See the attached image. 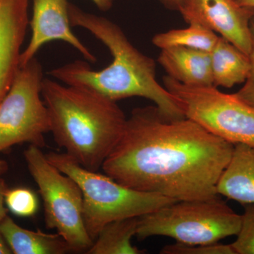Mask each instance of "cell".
Segmentation results:
<instances>
[{"instance_id": "obj_4", "label": "cell", "mask_w": 254, "mask_h": 254, "mask_svg": "<svg viewBox=\"0 0 254 254\" xmlns=\"http://www.w3.org/2000/svg\"><path fill=\"white\" fill-rule=\"evenodd\" d=\"M46 155L50 163L72 178L81 189L83 220L93 241L110 222L139 218L177 201L157 193L128 188L108 175L87 170L67 153L50 152Z\"/></svg>"}, {"instance_id": "obj_22", "label": "cell", "mask_w": 254, "mask_h": 254, "mask_svg": "<svg viewBox=\"0 0 254 254\" xmlns=\"http://www.w3.org/2000/svg\"><path fill=\"white\" fill-rule=\"evenodd\" d=\"M6 185L3 180H0V223L4 220V218L7 216L6 212L7 209L5 208V193H6Z\"/></svg>"}, {"instance_id": "obj_16", "label": "cell", "mask_w": 254, "mask_h": 254, "mask_svg": "<svg viewBox=\"0 0 254 254\" xmlns=\"http://www.w3.org/2000/svg\"><path fill=\"white\" fill-rule=\"evenodd\" d=\"M139 218L120 219L105 225L86 254H144L145 250H139L131 244L132 238L136 235Z\"/></svg>"}, {"instance_id": "obj_17", "label": "cell", "mask_w": 254, "mask_h": 254, "mask_svg": "<svg viewBox=\"0 0 254 254\" xmlns=\"http://www.w3.org/2000/svg\"><path fill=\"white\" fill-rule=\"evenodd\" d=\"M219 37L217 33L205 26L198 23H190L187 28L170 30L155 35L152 43L161 50L172 47H184L210 53Z\"/></svg>"}, {"instance_id": "obj_25", "label": "cell", "mask_w": 254, "mask_h": 254, "mask_svg": "<svg viewBox=\"0 0 254 254\" xmlns=\"http://www.w3.org/2000/svg\"><path fill=\"white\" fill-rule=\"evenodd\" d=\"M12 254L9 246L6 244V241L3 238L2 235L0 233V254Z\"/></svg>"}, {"instance_id": "obj_15", "label": "cell", "mask_w": 254, "mask_h": 254, "mask_svg": "<svg viewBox=\"0 0 254 254\" xmlns=\"http://www.w3.org/2000/svg\"><path fill=\"white\" fill-rule=\"evenodd\" d=\"M210 54L214 86L231 88L245 83L250 68L248 55L221 36Z\"/></svg>"}, {"instance_id": "obj_21", "label": "cell", "mask_w": 254, "mask_h": 254, "mask_svg": "<svg viewBox=\"0 0 254 254\" xmlns=\"http://www.w3.org/2000/svg\"><path fill=\"white\" fill-rule=\"evenodd\" d=\"M250 28L252 32V48L249 54L250 62V72L244 83V86L235 93V95L246 103L254 108V15L251 20Z\"/></svg>"}, {"instance_id": "obj_23", "label": "cell", "mask_w": 254, "mask_h": 254, "mask_svg": "<svg viewBox=\"0 0 254 254\" xmlns=\"http://www.w3.org/2000/svg\"><path fill=\"white\" fill-rule=\"evenodd\" d=\"M95 6L102 11H108L113 5V0H91Z\"/></svg>"}, {"instance_id": "obj_26", "label": "cell", "mask_w": 254, "mask_h": 254, "mask_svg": "<svg viewBox=\"0 0 254 254\" xmlns=\"http://www.w3.org/2000/svg\"><path fill=\"white\" fill-rule=\"evenodd\" d=\"M235 1L241 6L254 9V0H235Z\"/></svg>"}, {"instance_id": "obj_20", "label": "cell", "mask_w": 254, "mask_h": 254, "mask_svg": "<svg viewBox=\"0 0 254 254\" xmlns=\"http://www.w3.org/2000/svg\"><path fill=\"white\" fill-rule=\"evenodd\" d=\"M163 254H236L231 245L215 242L203 245L176 243L167 245L160 252Z\"/></svg>"}, {"instance_id": "obj_5", "label": "cell", "mask_w": 254, "mask_h": 254, "mask_svg": "<svg viewBox=\"0 0 254 254\" xmlns=\"http://www.w3.org/2000/svg\"><path fill=\"white\" fill-rule=\"evenodd\" d=\"M242 216L218 196L211 199L179 200L140 217L137 238L171 237L185 245L219 242L236 236Z\"/></svg>"}, {"instance_id": "obj_19", "label": "cell", "mask_w": 254, "mask_h": 254, "mask_svg": "<svg viewBox=\"0 0 254 254\" xmlns=\"http://www.w3.org/2000/svg\"><path fill=\"white\" fill-rule=\"evenodd\" d=\"M240 231L231 244L236 254H254V204L245 205Z\"/></svg>"}, {"instance_id": "obj_6", "label": "cell", "mask_w": 254, "mask_h": 254, "mask_svg": "<svg viewBox=\"0 0 254 254\" xmlns=\"http://www.w3.org/2000/svg\"><path fill=\"white\" fill-rule=\"evenodd\" d=\"M23 155L39 189L46 227L56 230L71 252L86 253L93 241L85 226L81 189L72 178L50 163L39 147L30 145Z\"/></svg>"}, {"instance_id": "obj_24", "label": "cell", "mask_w": 254, "mask_h": 254, "mask_svg": "<svg viewBox=\"0 0 254 254\" xmlns=\"http://www.w3.org/2000/svg\"><path fill=\"white\" fill-rule=\"evenodd\" d=\"M159 1L168 9L178 11L180 0H159Z\"/></svg>"}, {"instance_id": "obj_12", "label": "cell", "mask_w": 254, "mask_h": 254, "mask_svg": "<svg viewBox=\"0 0 254 254\" xmlns=\"http://www.w3.org/2000/svg\"><path fill=\"white\" fill-rule=\"evenodd\" d=\"M158 61L168 76L182 84L213 86L211 60L208 52L172 47L161 50Z\"/></svg>"}, {"instance_id": "obj_9", "label": "cell", "mask_w": 254, "mask_h": 254, "mask_svg": "<svg viewBox=\"0 0 254 254\" xmlns=\"http://www.w3.org/2000/svg\"><path fill=\"white\" fill-rule=\"evenodd\" d=\"M178 11L189 24L205 26L250 54L253 8L241 6L235 0H180Z\"/></svg>"}, {"instance_id": "obj_13", "label": "cell", "mask_w": 254, "mask_h": 254, "mask_svg": "<svg viewBox=\"0 0 254 254\" xmlns=\"http://www.w3.org/2000/svg\"><path fill=\"white\" fill-rule=\"evenodd\" d=\"M217 194L243 205L254 204V148L235 145L230 162L219 179Z\"/></svg>"}, {"instance_id": "obj_8", "label": "cell", "mask_w": 254, "mask_h": 254, "mask_svg": "<svg viewBox=\"0 0 254 254\" xmlns=\"http://www.w3.org/2000/svg\"><path fill=\"white\" fill-rule=\"evenodd\" d=\"M43 67L35 57L18 68L9 91L0 102V152L20 143L43 148L50 132L43 97Z\"/></svg>"}, {"instance_id": "obj_14", "label": "cell", "mask_w": 254, "mask_h": 254, "mask_svg": "<svg viewBox=\"0 0 254 254\" xmlns=\"http://www.w3.org/2000/svg\"><path fill=\"white\" fill-rule=\"evenodd\" d=\"M0 233L12 254H64L71 248L59 234H47L26 230L6 216L0 223Z\"/></svg>"}, {"instance_id": "obj_3", "label": "cell", "mask_w": 254, "mask_h": 254, "mask_svg": "<svg viewBox=\"0 0 254 254\" xmlns=\"http://www.w3.org/2000/svg\"><path fill=\"white\" fill-rule=\"evenodd\" d=\"M41 94L55 142L83 168L98 171L123 134L127 119L123 110L95 92L48 78Z\"/></svg>"}, {"instance_id": "obj_27", "label": "cell", "mask_w": 254, "mask_h": 254, "mask_svg": "<svg viewBox=\"0 0 254 254\" xmlns=\"http://www.w3.org/2000/svg\"><path fill=\"white\" fill-rule=\"evenodd\" d=\"M8 165L4 160L0 159V175H3L7 171Z\"/></svg>"}, {"instance_id": "obj_18", "label": "cell", "mask_w": 254, "mask_h": 254, "mask_svg": "<svg viewBox=\"0 0 254 254\" xmlns=\"http://www.w3.org/2000/svg\"><path fill=\"white\" fill-rule=\"evenodd\" d=\"M5 205L14 215L19 217H30L36 213L38 208L37 196L31 190L16 188L6 190Z\"/></svg>"}, {"instance_id": "obj_1", "label": "cell", "mask_w": 254, "mask_h": 254, "mask_svg": "<svg viewBox=\"0 0 254 254\" xmlns=\"http://www.w3.org/2000/svg\"><path fill=\"white\" fill-rule=\"evenodd\" d=\"M235 145L155 105L137 108L102 168L128 188L172 199H211Z\"/></svg>"}, {"instance_id": "obj_11", "label": "cell", "mask_w": 254, "mask_h": 254, "mask_svg": "<svg viewBox=\"0 0 254 254\" xmlns=\"http://www.w3.org/2000/svg\"><path fill=\"white\" fill-rule=\"evenodd\" d=\"M30 0H0V102L9 91L19 68L29 24Z\"/></svg>"}, {"instance_id": "obj_7", "label": "cell", "mask_w": 254, "mask_h": 254, "mask_svg": "<svg viewBox=\"0 0 254 254\" xmlns=\"http://www.w3.org/2000/svg\"><path fill=\"white\" fill-rule=\"evenodd\" d=\"M164 86L174 95L185 118L232 144L254 148V108L217 87L190 86L169 76Z\"/></svg>"}, {"instance_id": "obj_2", "label": "cell", "mask_w": 254, "mask_h": 254, "mask_svg": "<svg viewBox=\"0 0 254 254\" xmlns=\"http://www.w3.org/2000/svg\"><path fill=\"white\" fill-rule=\"evenodd\" d=\"M68 14L71 26L91 32L109 49L113 62L95 71L86 62L76 60L52 70L50 75L64 84L86 88L115 102L141 97L153 102L167 118H185L176 98L157 81L154 60L135 48L118 25L71 3Z\"/></svg>"}, {"instance_id": "obj_10", "label": "cell", "mask_w": 254, "mask_h": 254, "mask_svg": "<svg viewBox=\"0 0 254 254\" xmlns=\"http://www.w3.org/2000/svg\"><path fill=\"white\" fill-rule=\"evenodd\" d=\"M33 16L29 21L31 38L20 57L19 67L35 58L38 50L46 43L62 41L71 45L90 63L96 58L71 30L68 14V0H32Z\"/></svg>"}]
</instances>
